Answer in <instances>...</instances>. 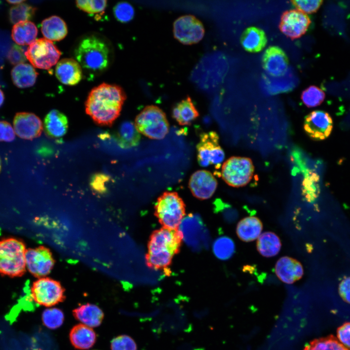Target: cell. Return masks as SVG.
Masks as SVG:
<instances>
[{"label":"cell","instance_id":"obj_1","mask_svg":"<svg viewBox=\"0 0 350 350\" xmlns=\"http://www.w3.org/2000/svg\"><path fill=\"white\" fill-rule=\"evenodd\" d=\"M126 98L120 86L103 83L90 91L85 104L86 112L97 124L110 126L119 116Z\"/></svg>","mask_w":350,"mask_h":350},{"label":"cell","instance_id":"obj_2","mask_svg":"<svg viewBox=\"0 0 350 350\" xmlns=\"http://www.w3.org/2000/svg\"><path fill=\"white\" fill-rule=\"evenodd\" d=\"M181 239L176 230L162 228L152 234L146 256L147 265L155 269L167 268L179 252Z\"/></svg>","mask_w":350,"mask_h":350},{"label":"cell","instance_id":"obj_3","mask_svg":"<svg viewBox=\"0 0 350 350\" xmlns=\"http://www.w3.org/2000/svg\"><path fill=\"white\" fill-rule=\"evenodd\" d=\"M109 50L100 38L86 36L78 43L74 51L76 60L88 71L100 72L106 69L109 63Z\"/></svg>","mask_w":350,"mask_h":350},{"label":"cell","instance_id":"obj_4","mask_svg":"<svg viewBox=\"0 0 350 350\" xmlns=\"http://www.w3.org/2000/svg\"><path fill=\"white\" fill-rule=\"evenodd\" d=\"M26 246L15 238L0 240V274L10 277L22 276L26 271Z\"/></svg>","mask_w":350,"mask_h":350},{"label":"cell","instance_id":"obj_5","mask_svg":"<svg viewBox=\"0 0 350 350\" xmlns=\"http://www.w3.org/2000/svg\"><path fill=\"white\" fill-rule=\"evenodd\" d=\"M155 209L163 228L170 230H177L185 214L184 203L175 192H164L158 198Z\"/></svg>","mask_w":350,"mask_h":350},{"label":"cell","instance_id":"obj_6","mask_svg":"<svg viewBox=\"0 0 350 350\" xmlns=\"http://www.w3.org/2000/svg\"><path fill=\"white\" fill-rule=\"evenodd\" d=\"M135 125L140 133L153 140L163 139L169 129L165 113L153 105L146 106L137 116Z\"/></svg>","mask_w":350,"mask_h":350},{"label":"cell","instance_id":"obj_7","mask_svg":"<svg viewBox=\"0 0 350 350\" xmlns=\"http://www.w3.org/2000/svg\"><path fill=\"white\" fill-rule=\"evenodd\" d=\"M182 240L192 250L198 251L208 247L210 234L198 214L184 216L176 230Z\"/></svg>","mask_w":350,"mask_h":350},{"label":"cell","instance_id":"obj_8","mask_svg":"<svg viewBox=\"0 0 350 350\" xmlns=\"http://www.w3.org/2000/svg\"><path fill=\"white\" fill-rule=\"evenodd\" d=\"M254 167L248 158L232 157L222 165L221 176L228 185L233 187H243L251 180Z\"/></svg>","mask_w":350,"mask_h":350},{"label":"cell","instance_id":"obj_9","mask_svg":"<svg viewBox=\"0 0 350 350\" xmlns=\"http://www.w3.org/2000/svg\"><path fill=\"white\" fill-rule=\"evenodd\" d=\"M25 54L34 67L49 70L58 63L61 52L52 41L42 38L31 44Z\"/></svg>","mask_w":350,"mask_h":350},{"label":"cell","instance_id":"obj_10","mask_svg":"<svg viewBox=\"0 0 350 350\" xmlns=\"http://www.w3.org/2000/svg\"><path fill=\"white\" fill-rule=\"evenodd\" d=\"M65 290L59 281L48 277L38 278L33 282L31 296L35 302L45 307H51L63 302Z\"/></svg>","mask_w":350,"mask_h":350},{"label":"cell","instance_id":"obj_11","mask_svg":"<svg viewBox=\"0 0 350 350\" xmlns=\"http://www.w3.org/2000/svg\"><path fill=\"white\" fill-rule=\"evenodd\" d=\"M199 164L204 167L214 165L219 169L225 159V153L219 144L218 134L214 131L203 132L200 136L197 146Z\"/></svg>","mask_w":350,"mask_h":350},{"label":"cell","instance_id":"obj_12","mask_svg":"<svg viewBox=\"0 0 350 350\" xmlns=\"http://www.w3.org/2000/svg\"><path fill=\"white\" fill-rule=\"evenodd\" d=\"M174 37L180 43L192 45L199 42L205 35L202 23L192 15H185L176 19L173 24Z\"/></svg>","mask_w":350,"mask_h":350},{"label":"cell","instance_id":"obj_13","mask_svg":"<svg viewBox=\"0 0 350 350\" xmlns=\"http://www.w3.org/2000/svg\"><path fill=\"white\" fill-rule=\"evenodd\" d=\"M25 261L26 266L29 272L38 278L49 275L55 264L51 250L42 245L26 249Z\"/></svg>","mask_w":350,"mask_h":350},{"label":"cell","instance_id":"obj_14","mask_svg":"<svg viewBox=\"0 0 350 350\" xmlns=\"http://www.w3.org/2000/svg\"><path fill=\"white\" fill-rule=\"evenodd\" d=\"M311 22L307 14L298 10H290L282 14L279 28L286 36L294 39L300 37L307 32Z\"/></svg>","mask_w":350,"mask_h":350},{"label":"cell","instance_id":"obj_15","mask_svg":"<svg viewBox=\"0 0 350 350\" xmlns=\"http://www.w3.org/2000/svg\"><path fill=\"white\" fill-rule=\"evenodd\" d=\"M331 116L322 110H315L305 118L304 129L308 136L315 140H323L330 135L332 129Z\"/></svg>","mask_w":350,"mask_h":350},{"label":"cell","instance_id":"obj_16","mask_svg":"<svg viewBox=\"0 0 350 350\" xmlns=\"http://www.w3.org/2000/svg\"><path fill=\"white\" fill-rule=\"evenodd\" d=\"M189 187L192 194L197 198L204 200L211 197L215 192L217 181L210 172L200 170L191 176Z\"/></svg>","mask_w":350,"mask_h":350},{"label":"cell","instance_id":"obj_17","mask_svg":"<svg viewBox=\"0 0 350 350\" xmlns=\"http://www.w3.org/2000/svg\"><path fill=\"white\" fill-rule=\"evenodd\" d=\"M14 129L16 134L25 140H32L39 137L42 131L41 120L34 113H17L13 121Z\"/></svg>","mask_w":350,"mask_h":350},{"label":"cell","instance_id":"obj_18","mask_svg":"<svg viewBox=\"0 0 350 350\" xmlns=\"http://www.w3.org/2000/svg\"><path fill=\"white\" fill-rule=\"evenodd\" d=\"M289 61L285 52L278 46H270L262 57V65L267 73L272 76H281L288 68Z\"/></svg>","mask_w":350,"mask_h":350},{"label":"cell","instance_id":"obj_19","mask_svg":"<svg viewBox=\"0 0 350 350\" xmlns=\"http://www.w3.org/2000/svg\"><path fill=\"white\" fill-rule=\"evenodd\" d=\"M275 272L281 281L287 284H292L302 277L303 269L302 264L298 260L284 256L277 262Z\"/></svg>","mask_w":350,"mask_h":350},{"label":"cell","instance_id":"obj_20","mask_svg":"<svg viewBox=\"0 0 350 350\" xmlns=\"http://www.w3.org/2000/svg\"><path fill=\"white\" fill-rule=\"evenodd\" d=\"M55 76L62 84L68 86L77 84L82 78V70L79 63L75 59L64 58L56 65Z\"/></svg>","mask_w":350,"mask_h":350},{"label":"cell","instance_id":"obj_21","mask_svg":"<svg viewBox=\"0 0 350 350\" xmlns=\"http://www.w3.org/2000/svg\"><path fill=\"white\" fill-rule=\"evenodd\" d=\"M47 136L52 138L63 137L67 133L69 122L66 116L56 109H52L46 115L44 122Z\"/></svg>","mask_w":350,"mask_h":350},{"label":"cell","instance_id":"obj_22","mask_svg":"<svg viewBox=\"0 0 350 350\" xmlns=\"http://www.w3.org/2000/svg\"><path fill=\"white\" fill-rule=\"evenodd\" d=\"M96 338V334L93 330L83 324L75 325L70 332L71 344L79 350L89 349L94 345Z\"/></svg>","mask_w":350,"mask_h":350},{"label":"cell","instance_id":"obj_23","mask_svg":"<svg viewBox=\"0 0 350 350\" xmlns=\"http://www.w3.org/2000/svg\"><path fill=\"white\" fill-rule=\"evenodd\" d=\"M72 313L75 319L89 327L99 326L104 316L103 311L98 306L91 303L77 307Z\"/></svg>","mask_w":350,"mask_h":350},{"label":"cell","instance_id":"obj_24","mask_svg":"<svg viewBox=\"0 0 350 350\" xmlns=\"http://www.w3.org/2000/svg\"><path fill=\"white\" fill-rule=\"evenodd\" d=\"M267 37L264 31L256 27L246 28L242 33L241 43L244 49L250 52H258L265 47Z\"/></svg>","mask_w":350,"mask_h":350},{"label":"cell","instance_id":"obj_25","mask_svg":"<svg viewBox=\"0 0 350 350\" xmlns=\"http://www.w3.org/2000/svg\"><path fill=\"white\" fill-rule=\"evenodd\" d=\"M41 31L45 38L51 41L61 40L68 34L65 22L56 16L43 20L41 24Z\"/></svg>","mask_w":350,"mask_h":350},{"label":"cell","instance_id":"obj_26","mask_svg":"<svg viewBox=\"0 0 350 350\" xmlns=\"http://www.w3.org/2000/svg\"><path fill=\"white\" fill-rule=\"evenodd\" d=\"M173 118L181 125H188L198 117L199 113L191 97L176 104L172 110Z\"/></svg>","mask_w":350,"mask_h":350},{"label":"cell","instance_id":"obj_27","mask_svg":"<svg viewBox=\"0 0 350 350\" xmlns=\"http://www.w3.org/2000/svg\"><path fill=\"white\" fill-rule=\"evenodd\" d=\"M262 229L261 221L255 216L243 218L238 223L236 233L243 241L248 242L258 238Z\"/></svg>","mask_w":350,"mask_h":350},{"label":"cell","instance_id":"obj_28","mask_svg":"<svg viewBox=\"0 0 350 350\" xmlns=\"http://www.w3.org/2000/svg\"><path fill=\"white\" fill-rule=\"evenodd\" d=\"M37 75L38 73L33 66L27 63L18 64L11 71L13 83L21 88L33 86L36 82Z\"/></svg>","mask_w":350,"mask_h":350},{"label":"cell","instance_id":"obj_29","mask_svg":"<svg viewBox=\"0 0 350 350\" xmlns=\"http://www.w3.org/2000/svg\"><path fill=\"white\" fill-rule=\"evenodd\" d=\"M115 139L120 146L127 148L137 145L140 142V135L133 122L125 121L119 126Z\"/></svg>","mask_w":350,"mask_h":350},{"label":"cell","instance_id":"obj_30","mask_svg":"<svg viewBox=\"0 0 350 350\" xmlns=\"http://www.w3.org/2000/svg\"><path fill=\"white\" fill-rule=\"evenodd\" d=\"M37 35L36 26L30 21L17 23L13 26L12 30V39L20 45H30L35 40Z\"/></svg>","mask_w":350,"mask_h":350},{"label":"cell","instance_id":"obj_31","mask_svg":"<svg viewBox=\"0 0 350 350\" xmlns=\"http://www.w3.org/2000/svg\"><path fill=\"white\" fill-rule=\"evenodd\" d=\"M281 244L279 236L275 233L266 231L258 237L257 248L263 257H271L277 255L280 250Z\"/></svg>","mask_w":350,"mask_h":350},{"label":"cell","instance_id":"obj_32","mask_svg":"<svg viewBox=\"0 0 350 350\" xmlns=\"http://www.w3.org/2000/svg\"><path fill=\"white\" fill-rule=\"evenodd\" d=\"M235 250V244L229 237L222 236L217 238L212 245L214 255L221 260H227L233 255Z\"/></svg>","mask_w":350,"mask_h":350},{"label":"cell","instance_id":"obj_33","mask_svg":"<svg viewBox=\"0 0 350 350\" xmlns=\"http://www.w3.org/2000/svg\"><path fill=\"white\" fill-rule=\"evenodd\" d=\"M35 11L36 8L23 2L13 6L9 10V20L15 24L21 21H27L34 17Z\"/></svg>","mask_w":350,"mask_h":350},{"label":"cell","instance_id":"obj_34","mask_svg":"<svg viewBox=\"0 0 350 350\" xmlns=\"http://www.w3.org/2000/svg\"><path fill=\"white\" fill-rule=\"evenodd\" d=\"M304 350H350L333 335L315 339L308 344Z\"/></svg>","mask_w":350,"mask_h":350},{"label":"cell","instance_id":"obj_35","mask_svg":"<svg viewBox=\"0 0 350 350\" xmlns=\"http://www.w3.org/2000/svg\"><path fill=\"white\" fill-rule=\"evenodd\" d=\"M325 94L319 88L310 86L304 90L301 95L303 103L308 107L319 105L324 100Z\"/></svg>","mask_w":350,"mask_h":350},{"label":"cell","instance_id":"obj_36","mask_svg":"<svg viewBox=\"0 0 350 350\" xmlns=\"http://www.w3.org/2000/svg\"><path fill=\"white\" fill-rule=\"evenodd\" d=\"M42 320L43 324L46 327L54 330L63 324L64 314L63 311L58 308L46 309L42 313Z\"/></svg>","mask_w":350,"mask_h":350},{"label":"cell","instance_id":"obj_37","mask_svg":"<svg viewBox=\"0 0 350 350\" xmlns=\"http://www.w3.org/2000/svg\"><path fill=\"white\" fill-rule=\"evenodd\" d=\"M113 14L118 21L122 23H127L133 18L135 10L131 4L125 1H121L114 7Z\"/></svg>","mask_w":350,"mask_h":350},{"label":"cell","instance_id":"obj_38","mask_svg":"<svg viewBox=\"0 0 350 350\" xmlns=\"http://www.w3.org/2000/svg\"><path fill=\"white\" fill-rule=\"evenodd\" d=\"M77 7L80 10L89 14H97L104 11L106 5V0H77Z\"/></svg>","mask_w":350,"mask_h":350},{"label":"cell","instance_id":"obj_39","mask_svg":"<svg viewBox=\"0 0 350 350\" xmlns=\"http://www.w3.org/2000/svg\"><path fill=\"white\" fill-rule=\"evenodd\" d=\"M110 348L111 350H137L135 341L125 334L114 338L111 341Z\"/></svg>","mask_w":350,"mask_h":350},{"label":"cell","instance_id":"obj_40","mask_svg":"<svg viewBox=\"0 0 350 350\" xmlns=\"http://www.w3.org/2000/svg\"><path fill=\"white\" fill-rule=\"evenodd\" d=\"M318 178L315 173H311L307 176L303 182L304 194L309 200L314 199L318 194V187H315L318 183Z\"/></svg>","mask_w":350,"mask_h":350},{"label":"cell","instance_id":"obj_41","mask_svg":"<svg viewBox=\"0 0 350 350\" xmlns=\"http://www.w3.org/2000/svg\"><path fill=\"white\" fill-rule=\"evenodd\" d=\"M292 4L299 11L305 14L316 12L322 5V0H292Z\"/></svg>","mask_w":350,"mask_h":350},{"label":"cell","instance_id":"obj_42","mask_svg":"<svg viewBox=\"0 0 350 350\" xmlns=\"http://www.w3.org/2000/svg\"><path fill=\"white\" fill-rule=\"evenodd\" d=\"M24 48L16 44H13L8 52L7 58L13 65L23 63L27 60Z\"/></svg>","mask_w":350,"mask_h":350},{"label":"cell","instance_id":"obj_43","mask_svg":"<svg viewBox=\"0 0 350 350\" xmlns=\"http://www.w3.org/2000/svg\"><path fill=\"white\" fill-rule=\"evenodd\" d=\"M337 337L339 341L350 350V322H346L337 329Z\"/></svg>","mask_w":350,"mask_h":350},{"label":"cell","instance_id":"obj_44","mask_svg":"<svg viewBox=\"0 0 350 350\" xmlns=\"http://www.w3.org/2000/svg\"><path fill=\"white\" fill-rule=\"evenodd\" d=\"M15 137V131L10 123L0 121V141L11 142Z\"/></svg>","mask_w":350,"mask_h":350},{"label":"cell","instance_id":"obj_45","mask_svg":"<svg viewBox=\"0 0 350 350\" xmlns=\"http://www.w3.org/2000/svg\"><path fill=\"white\" fill-rule=\"evenodd\" d=\"M338 292L342 299L350 304V277L345 278L340 282Z\"/></svg>","mask_w":350,"mask_h":350},{"label":"cell","instance_id":"obj_46","mask_svg":"<svg viewBox=\"0 0 350 350\" xmlns=\"http://www.w3.org/2000/svg\"><path fill=\"white\" fill-rule=\"evenodd\" d=\"M109 180V177L104 174L94 175L90 181L91 186L96 190H102L105 188V183Z\"/></svg>","mask_w":350,"mask_h":350},{"label":"cell","instance_id":"obj_47","mask_svg":"<svg viewBox=\"0 0 350 350\" xmlns=\"http://www.w3.org/2000/svg\"><path fill=\"white\" fill-rule=\"evenodd\" d=\"M4 100V95L3 91L0 88V107L3 104Z\"/></svg>","mask_w":350,"mask_h":350},{"label":"cell","instance_id":"obj_48","mask_svg":"<svg viewBox=\"0 0 350 350\" xmlns=\"http://www.w3.org/2000/svg\"><path fill=\"white\" fill-rule=\"evenodd\" d=\"M24 0H8L7 2L10 4H19L22 2H23Z\"/></svg>","mask_w":350,"mask_h":350},{"label":"cell","instance_id":"obj_49","mask_svg":"<svg viewBox=\"0 0 350 350\" xmlns=\"http://www.w3.org/2000/svg\"><path fill=\"white\" fill-rule=\"evenodd\" d=\"M1 160H0V170H1Z\"/></svg>","mask_w":350,"mask_h":350}]
</instances>
